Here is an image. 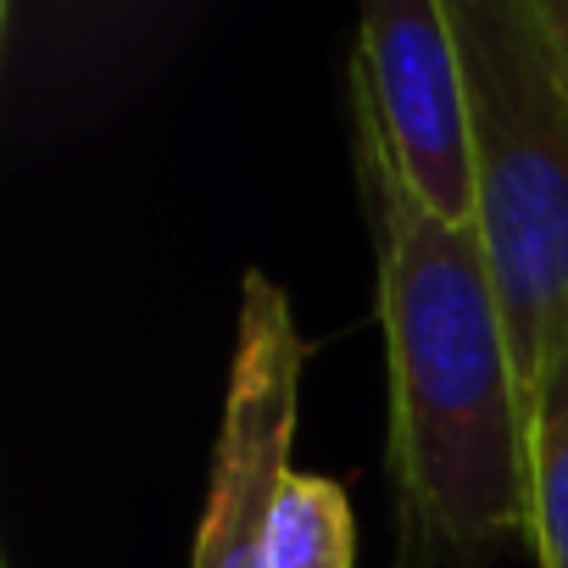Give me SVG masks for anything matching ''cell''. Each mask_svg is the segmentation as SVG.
Wrapping results in <instances>:
<instances>
[{"instance_id":"obj_5","label":"cell","mask_w":568,"mask_h":568,"mask_svg":"<svg viewBox=\"0 0 568 568\" xmlns=\"http://www.w3.org/2000/svg\"><path fill=\"white\" fill-rule=\"evenodd\" d=\"M524 490H529V551L535 568H568V335L540 357L529 390Z\"/></svg>"},{"instance_id":"obj_3","label":"cell","mask_w":568,"mask_h":568,"mask_svg":"<svg viewBox=\"0 0 568 568\" xmlns=\"http://www.w3.org/2000/svg\"><path fill=\"white\" fill-rule=\"evenodd\" d=\"M357 123L385 151L402 190L440 223H479V145L468 62L452 12L435 0H385L363 12L352 57Z\"/></svg>"},{"instance_id":"obj_4","label":"cell","mask_w":568,"mask_h":568,"mask_svg":"<svg viewBox=\"0 0 568 568\" xmlns=\"http://www.w3.org/2000/svg\"><path fill=\"white\" fill-rule=\"evenodd\" d=\"M302 374H307V341L296 329L291 296L262 267H251L240 278L223 424L212 446L206 513L195 529L190 568H267L273 501L278 485L291 479Z\"/></svg>"},{"instance_id":"obj_1","label":"cell","mask_w":568,"mask_h":568,"mask_svg":"<svg viewBox=\"0 0 568 568\" xmlns=\"http://www.w3.org/2000/svg\"><path fill=\"white\" fill-rule=\"evenodd\" d=\"M379 256L402 568H474L529 540V402L479 229L429 217L374 134L352 140Z\"/></svg>"},{"instance_id":"obj_6","label":"cell","mask_w":568,"mask_h":568,"mask_svg":"<svg viewBox=\"0 0 568 568\" xmlns=\"http://www.w3.org/2000/svg\"><path fill=\"white\" fill-rule=\"evenodd\" d=\"M357 524L352 501L329 474H296L278 485L273 529H267V568H352Z\"/></svg>"},{"instance_id":"obj_7","label":"cell","mask_w":568,"mask_h":568,"mask_svg":"<svg viewBox=\"0 0 568 568\" xmlns=\"http://www.w3.org/2000/svg\"><path fill=\"white\" fill-rule=\"evenodd\" d=\"M535 23H540V34H546L551 73H557V95H562V112H568V0H535Z\"/></svg>"},{"instance_id":"obj_2","label":"cell","mask_w":568,"mask_h":568,"mask_svg":"<svg viewBox=\"0 0 568 568\" xmlns=\"http://www.w3.org/2000/svg\"><path fill=\"white\" fill-rule=\"evenodd\" d=\"M474 95L479 245L518 379L568 335V112L535 0H446Z\"/></svg>"}]
</instances>
